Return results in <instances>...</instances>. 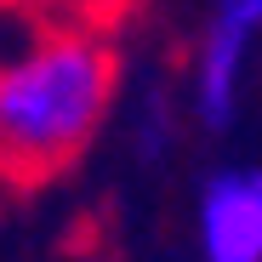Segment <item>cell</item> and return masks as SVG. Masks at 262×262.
<instances>
[{"label": "cell", "instance_id": "obj_1", "mask_svg": "<svg viewBox=\"0 0 262 262\" xmlns=\"http://www.w3.org/2000/svg\"><path fill=\"white\" fill-rule=\"evenodd\" d=\"M114 80L120 57L92 12L0 0V177L40 183L85 154Z\"/></svg>", "mask_w": 262, "mask_h": 262}, {"label": "cell", "instance_id": "obj_2", "mask_svg": "<svg viewBox=\"0 0 262 262\" xmlns=\"http://www.w3.org/2000/svg\"><path fill=\"white\" fill-rule=\"evenodd\" d=\"M262 29V0H216L205 40H200V63H194V114L200 125L223 131L239 114V80L251 63V40Z\"/></svg>", "mask_w": 262, "mask_h": 262}, {"label": "cell", "instance_id": "obj_3", "mask_svg": "<svg viewBox=\"0 0 262 262\" xmlns=\"http://www.w3.org/2000/svg\"><path fill=\"white\" fill-rule=\"evenodd\" d=\"M200 256L262 262V177L251 165H228L200 188Z\"/></svg>", "mask_w": 262, "mask_h": 262}, {"label": "cell", "instance_id": "obj_4", "mask_svg": "<svg viewBox=\"0 0 262 262\" xmlns=\"http://www.w3.org/2000/svg\"><path fill=\"white\" fill-rule=\"evenodd\" d=\"M52 6H74V12H92L97 0H52Z\"/></svg>", "mask_w": 262, "mask_h": 262}]
</instances>
